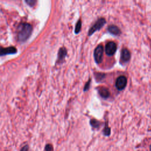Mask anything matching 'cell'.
Listing matches in <instances>:
<instances>
[{"instance_id": "6da1fadb", "label": "cell", "mask_w": 151, "mask_h": 151, "mask_svg": "<svg viewBox=\"0 0 151 151\" xmlns=\"http://www.w3.org/2000/svg\"><path fill=\"white\" fill-rule=\"evenodd\" d=\"M32 26L27 23H23L19 25L18 28V37L20 41H25L31 35L32 32Z\"/></svg>"}, {"instance_id": "7a4b0ae2", "label": "cell", "mask_w": 151, "mask_h": 151, "mask_svg": "<svg viewBox=\"0 0 151 151\" xmlns=\"http://www.w3.org/2000/svg\"><path fill=\"white\" fill-rule=\"evenodd\" d=\"M106 21L104 18H100L98 19L97 21L95 22V24L90 28L88 32V35L89 36H90L95 31L100 29L104 26V25L106 24Z\"/></svg>"}, {"instance_id": "3957f363", "label": "cell", "mask_w": 151, "mask_h": 151, "mask_svg": "<svg viewBox=\"0 0 151 151\" xmlns=\"http://www.w3.org/2000/svg\"><path fill=\"white\" fill-rule=\"evenodd\" d=\"M104 48L102 45H99L94 51V58L96 63L99 64L103 60Z\"/></svg>"}, {"instance_id": "277c9868", "label": "cell", "mask_w": 151, "mask_h": 151, "mask_svg": "<svg viewBox=\"0 0 151 151\" xmlns=\"http://www.w3.org/2000/svg\"><path fill=\"white\" fill-rule=\"evenodd\" d=\"M117 50V45L113 41L109 42L105 46V52L109 56L113 55Z\"/></svg>"}, {"instance_id": "5b68a950", "label": "cell", "mask_w": 151, "mask_h": 151, "mask_svg": "<svg viewBox=\"0 0 151 151\" xmlns=\"http://www.w3.org/2000/svg\"><path fill=\"white\" fill-rule=\"evenodd\" d=\"M127 84V78L124 76H119L116 81L115 86L118 90H123Z\"/></svg>"}, {"instance_id": "8992f818", "label": "cell", "mask_w": 151, "mask_h": 151, "mask_svg": "<svg viewBox=\"0 0 151 151\" xmlns=\"http://www.w3.org/2000/svg\"><path fill=\"white\" fill-rule=\"evenodd\" d=\"M130 59V52L126 48H123L121 51L120 61L122 64L127 63Z\"/></svg>"}, {"instance_id": "52a82bcc", "label": "cell", "mask_w": 151, "mask_h": 151, "mask_svg": "<svg viewBox=\"0 0 151 151\" xmlns=\"http://www.w3.org/2000/svg\"><path fill=\"white\" fill-rule=\"evenodd\" d=\"M16 52H17V49L15 47H11L4 48L0 47V55H5L8 54H13V53H15Z\"/></svg>"}, {"instance_id": "ba28073f", "label": "cell", "mask_w": 151, "mask_h": 151, "mask_svg": "<svg viewBox=\"0 0 151 151\" xmlns=\"http://www.w3.org/2000/svg\"><path fill=\"white\" fill-rule=\"evenodd\" d=\"M98 92L100 95V96L104 99H107L110 96V92L108 88L106 87H100L98 89Z\"/></svg>"}, {"instance_id": "9c48e42d", "label": "cell", "mask_w": 151, "mask_h": 151, "mask_svg": "<svg viewBox=\"0 0 151 151\" xmlns=\"http://www.w3.org/2000/svg\"><path fill=\"white\" fill-rule=\"evenodd\" d=\"M107 30L108 31L113 34V35H118L120 34L121 31L120 30V29L116 25H109L108 27V28H107Z\"/></svg>"}, {"instance_id": "30bf717a", "label": "cell", "mask_w": 151, "mask_h": 151, "mask_svg": "<svg viewBox=\"0 0 151 151\" xmlns=\"http://www.w3.org/2000/svg\"><path fill=\"white\" fill-rule=\"evenodd\" d=\"M90 124L93 129H99L100 127L101 123L96 119H92L90 120Z\"/></svg>"}, {"instance_id": "8fae6325", "label": "cell", "mask_w": 151, "mask_h": 151, "mask_svg": "<svg viewBox=\"0 0 151 151\" xmlns=\"http://www.w3.org/2000/svg\"><path fill=\"white\" fill-rule=\"evenodd\" d=\"M67 55V50L65 48H61L58 51V60L62 61Z\"/></svg>"}, {"instance_id": "7c38bea8", "label": "cell", "mask_w": 151, "mask_h": 151, "mask_svg": "<svg viewBox=\"0 0 151 151\" xmlns=\"http://www.w3.org/2000/svg\"><path fill=\"white\" fill-rule=\"evenodd\" d=\"M103 134L105 136H109L111 134V129L109 127L107 122H106V123H105L104 127L103 130Z\"/></svg>"}, {"instance_id": "4fadbf2b", "label": "cell", "mask_w": 151, "mask_h": 151, "mask_svg": "<svg viewBox=\"0 0 151 151\" xmlns=\"http://www.w3.org/2000/svg\"><path fill=\"white\" fill-rule=\"evenodd\" d=\"M81 21L80 19H79L77 22V24L76 25V27H75V30L74 32L76 34H78L80 32V30H81Z\"/></svg>"}, {"instance_id": "5bb4252c", "label": "cell", "mask_w": 151, "mask_h": 151, "mask_svg": "<svg viewBox=\"0 0 151 151\" xmlns=\"http://www.w3.org/2000/svg\"><path fill=\"white\" fill-rule=\"evenodd\" d=\"M45 151H54L52 145L51 144H47L45 146Z\"/></svg>"}, {"instance_id": "9a60e30c", "label": "cell", "mask_w": 151, "mask_h": 151, "mask_svg": "<svg viewBox=\"0 0 151 151\" xmlns=\"http://www.w3.org/2000/svg\"><path fill=\"white\" fill-rule=\"evenodd\" d=\"M90 81H91V80H89L88 81V82L86 84V85H85V86H84V91H87V90L88 89L89 86H90Z\"/></svg>"}, {"instance_id": "2e32d148", "label": "cell", "mask_w": 151, "mask_h": 151, "mask_svg": "<svg viewBox=\"0 0 151 151\" xmlns=\"http://www.w3.org/2000/svg\"><path fill=\"white\" fill-rule=\"evenodd\" d=\"M20 151H29V146L28 145L24 146L20 150Z\"/></svg>"}, {"instance_id": "e0dca14e", "label": "cell", "mask_w": 151, "mask_h": 151, "mask_svg": "<svg viewBox=\"0 0 151 151\" xmlns=\"http://www.w3.org/2000/svg\"><path fill=\"white\" fill-rule=\"evenodd\" d=\"M149 150L151 151V144H150V146H149Z\"/></svg>"}, {"instance_id": "ac0fdd59", "label": "cell", "mask_w": 151, "mask_h": 151, "mask_svg": "<svg viewBox=\"0 0 151 151\" xmlns=\"http://www.w3.org/2000/svg\"></svg>"}]
</instances>
